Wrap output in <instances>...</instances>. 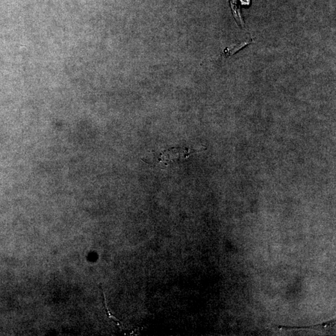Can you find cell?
<instances>
[{"instance_id": "obj_1", "label": "cell", "mask_w": 336, "mask_h": 336, "mask_svg": "<svg viewBox=\"0 0 336 336\" xmlns=\"http://www.w3.org/2000/svg\"><path fill=\"white\" fill-rule=\"evenodd\" d=\"M231 1V6L235 21L238 23V26L245 28V25L242 17L240 14V9L241 6H248L250 4V0H230Z\"/></svg>"}, {"instance_id": "obj_2", "label": "cell", "mask_w": 336, "mask_h": 336, "mask_svg": "<svg viewBox=\"0 0 336 336\" xmlns=\"http://www.w3.org/2000/svg\"><path fill=\"white\" fill-rule=\"evenodd\" d=\"M101 290H102V296H103V297H104V307H105V311H106V312H107V315H108V318H111V320H113L115 323H117V324H118V325H119V324H120V323L119 322V321H118V320L116 319V318H115V317L113 316V315L111 314L110 313H109L108 309V308H107V305H106L105 300V297H104V293H103V290H102V287H101Z\"/></svg>"}]
</instances>
